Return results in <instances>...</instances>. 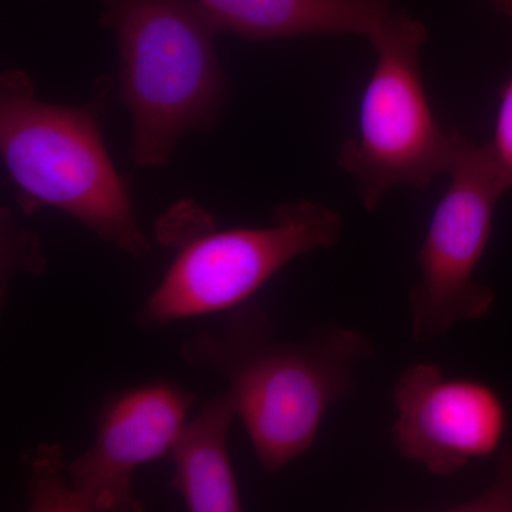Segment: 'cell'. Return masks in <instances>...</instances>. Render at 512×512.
Here are the masks:
<instances>
[{
  "mask_svg": "<svg viewBox=\"0 0 512 512\" xmlns=\"http://www.w3.org/2000/svg\"><path fill=\"white\" fill-rule=\"evenodd\" d=\"M0 150L26 208L49 205L124 254H150L96 107L37 100L29 77L9 70L0 84Z\"/></svg>",
  "mask_w": 512,
  "mask_h": 512,
  "instance_id": "3",
  "label": "cell"
},
{
  "mask_svg": "<svg viewBox=\"0 0 512 512\" xmlns=\"http://www.w3.org/2000/svg\"><path fill=\"white\" fill-rule=\"evenodd\" d=\"M224 32L244 39L311 35L369 36L390 0H197Z\"/></svg>",
  "mask_w": 512,
  "mask_h": 512,
  "instance_id": "9",
  "label": "cell"
},
{
  "mask_svg": "<svg viewBox=\"0 0 512 512\" xmlns=\"http://www.w3.org/2000/svg\"><path fill=\"white\" fill-rule=\"evenodd\" d=\"M224 333L181 345L184 362L224 377L238 419L266 474H278L315 444L326 413L356 392L373 340L348 326H323L302 342H278L254 299L232 309Z\"/></svg>",
  "mask_w": 512,
  "mask_h": 512,
  "instance_id": "1",
  "label": "cell"
},
{
  "mask_svg": "<svg viewBox=\"0 0 512 512\" xmlns=\"http://www.w3.org/2000/svg\"><path fill=\"white\" fill-rule=\"evenodd\" d=\"M100 22L116 37L130 156L163 167L181 138L224 113L229 84L215 52L224 30L197 0H103Z\"/></svg>",
  "mask_w": 512,
  "mask_h": 512,
  "instance_id": "2",
  "label": "cell"
},
{
  "mask_svg": "<svg viewBox=\"0 0 512 512\" xmlns=\"http://www.w3.org/2000/svg\"><path fill=\"white\" fill-rule=\"evenodd\" d=\"M494 2L497 3L498 9L512 20V0H494Z\"/></svg>",
  "mask_w": 512,
  "mask_h": 512,
  "instance_id": "12",
  "label": "cell"
},
{
  "mask_svg": "<svg viewBox=\"0 0 512 512\" xmlns=\"http://www.w3.org/2000/svg\"><path fill=\"white\" fill-rule=\"evenodd\" d=\"M237 409L228 393L218 394L190 417L178 433L170 457L171 487L192 512H237L241 493L228 451V433Z\"/></svg>",
  "mask_w": 512,
  "mask_h": 512,
  "instance_id": "10",
  "label": "cell"
},
{
  "mask_svg": "<svg viewBox=\"0 0 512 512\" xmlns=\"http://www.w3.org/2000/svg\"><path fill=\"white\" fill-rule=\"evenodd\" d=\"M393 443L430 474L450 477L494 456L507 433L503 397L490 384L451 377L434 363L407 367L393 387Z\"/></svg>",
  "mask_w": 512,
  "mask_h": 512,
  "instance_id": "8",
  "label": "cell"
},
{
  "mask_svg": "<svg viewBox=\"0 0 512 512\" xmlns=\"http://www.w3.org/2000/svg\"><path fill=\"white\" fill-rule=\"evenodd\" d=\"M338 211L311 200L276 208L271 225L235 228L190 239L136 315L140 328L232 311L295 259L342 238Z\"/></svg>",
  "mask_w": 512,
  "mask_h": 512,
  "instance_id": "5",
  "label": "cell"
},
{
  "mask_svg": "<svg viewBox=\"0 0 512 512\" xmlns=\"http://www.w3.org/2000/svg\"><path fill=\"white\" fill-rule=\"evenodd\" d=\"M367 37L376 67L360 103L357 136L340 147L338 164L355 178L363 207L372 212L394 188L426 190L448 174L460 133L440 127L424 92L426 26L392 8Z\"/></svg>",
  "mask_w": 512,
  "mask_h": 512,
  "instance_id": "4",
  "label": "cell"
},
{
  "mask_svg": "<svg viewBox=\"0 0 512 512\" xmlns=\"http://www.w3.org/2000/svg\"><path fill=\"white\" fill-rule=\"evenodd\" d=\"M488 146L505 191L512 190V76L501 90L494 138Z\"/></svg>",
  "mask_w": 512,
  "mask_h": 512,
  "instance_id": "11",
  "label": "cell"
},
{
  "mask_svg": "<svg viewBox=\"0 0 512 512\" xmlns=\"http://www.w3.org/2000/svg\"><path fill=\"white\" fill-rule=\"evenodd\" d=\"M450 184L417 254L420 281L409 293L412 333L419 345L434 343L460 323L483 319L495 293L477 281L478 265L493 234L497 202L505 188L490 146L458 134Z\"/></svg>",
  "mask_w": 512,
  "mask_h": 512,
  "instance_id": "7",
  "label": "cell"
},
{
  "mask_svg": "<svg viewBox=\"0 0 512 512\" xmlns=\"http://www.w3.org/2000/svg\"><path fill=\"white\" fill-rule=\"evenodd\" d=\"M197 397L180 384L157 380L110 394L97 413L89 450L64 466L59 447L28 458L32 511L136 512L131 488L137 468L170 456Z\"/></svg>",
  "mask_w": 512,
  "mask_h": 512,
  "instance_id": "6",
  "label": "cell"
}]
</instances>
